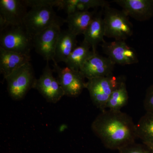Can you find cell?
<instances>
[{"label": "cell", "mask_w": 153, "mask_h": 153, "mask_svg": "<svg viewBox=\"0 0 153 153\" xmlns=\"http://www.w3.org/2000/svg\"><path fill=\"white\" fill-rule=\"evenodd\" d=\"M91 128L104 146L112 150H120L138 138L136 125L130 116L121 111H101Z\"/></svg>", "instance_id": "obj_1"}, {"label": "cell", "mask_w": 153, "mask_h": 153, "mask_svg": "<svg viewBox=\"0 0 153 153\" xmlns=\"http://www.w3.org/2000/svg\"><path fill=\"white\" fill-rule=\"evenodd\" d=\"M33 47V37L24 25H10L1 32L0 47L5 50L30 55Z\"/></svg>", "instance_id": "obj_2"}, {"label": "cell", "mask_w": 153, "mask_h": 153, "mask_svg": "<svg viewBox=\"0 0 153 153\" xmlns=\"http://www.w3.org/2000/svg\"><path fill=\"white\" fill-rule=\"evenodd\" d=\"M5 79L9 95L15 100L25 98L29 91L34 88L37 79L30 62L15 70Z\"/></svg>", "instance_id": "obj_3"}, {"label": "cell", "mask_w": 153, "mask_h": 153, "mask_svg": "<svg viewBox=\"0 0 153 153\" xmlns=\"http://www.w3.org/2000/svg\"><path fill=\"white\" fill-rule=\"evenodd\" d=\"M64 22L65 20L57 16L53 7L41 6L31 8L28 11L24 25L28 33L33 37L54 24Z\"/></svg>", "instance_id": "obj_4"}, {"label": "cell", "mask_w": 153, "mask_h": 153, "mask_svg": "<svg viewBox=\"0 0 153 153\" xmlns=\"http://www.w3.org/2000/svg\"><path fill=\"white\" fill-rule=\"evenodd\" d=\"M124 79L113 74L88 79L86 88L88 90L93 104L101 111L106 109V105L113 91Z\"/></svg>", "instance_id": "obj_5"}, {"label": "cell", "mask_w": 153, "mask_h": 153, "mask_svg": "<svg viewBox=\"0 0 153 153\" xmlns=\"http://www.w3.org/2000/svg\"><path fill=\"white\" fill-rule=\"evenodd\" d=\"M104 21L105 36L116 41L123 40L133 35V26L123 10L110 7L104 8Z\"/></svg>", "instance_id": "obj_6"}, {"label": "cell", "mask_w": 153, "mask_h": 153, "mask_svg": "<svg viewBox=\"0 0 153 153\" xmlns=\"http://www.w3.org/2000/svg\"><path fill=\"white\" fill-rule=\"evenodd\" d=\"M53 71L57 74V79L64 91L65 95L76 97L86 88L85 78L79 71L66 67L61 68L54 63Z\"/></svg>", "instance_id": "obj_7"}, {"label": "cell", "mask_w": 153, "mask_h": 153, "mask_svg": "<svg viewBox=\"0 0 153 153\" xmlns=\"http://www.w3.org/2000/svg\"><path fill=\"white\" fill-rule=\"evenodd\" d=\"M63 24H54L33 37L35 51L47 62L55 61V47Z\"/></svg>", "instance_id": "obj_8"}, {"label": "cell", "mask_w": 153, "mask_h": 153, "mask_svg": "<svg viewBox=\"0 0 153 153\" xmlns=\"http://www.w3.org/2000/svg\"><path fill=\"white\" fill-rule=\"evenodd\" d=\"M53 72V69L50 68L49 62L47 61L42 74L36 79L34 88L38 90L47 102L56 103L65 94Z\"/></svg>", "instance_id": "obj_9"}, {"label": "cell", "mask_w": 153, "mask_h": 153, "mask_svg": "<svg viewBox=\"0 0 153 153\" xmlns=\"http://www.w3.org/2000/svg\"><path fill=\"white\" fill-rule=\"evenodd\" d=\"M105 54L115 64L131 65L139 62L135 50L129 47L125 41L120 40L102 44Z\"/></svg>", "instance_id": "obj_10"}, {"label": "cell", "mask_w": 153, "mask_h": 153, "mask_svg": "<svg viewBox=\"0 0 153 153\" xmlns=\"http://www.w3.org/2000/svg\"><path fill=\"white\" fill-rule=\"evenodd\" d=\"M115 65L108 57L96 53L88 59L79 71L88 80L113 74Z\"/></svg>", "instance_id": "obj_11"}, {"label": "cell", "mask_w": 153, "mask_h": 153, "mask_svg": "<svg viewBox=\"0 0 153 153\" xmlns=\"http://www.w3.org/2000/svg\"><path fill=\"white\" fill-rule=\"evenodd\" d=\"M114 2L128 16L138 21H146L153 16V0H116Z\"/></svg>", "instance_id": "obj_12"}, {"label": "cell", "mask_w": 153, "mask_h": 153, "mask_svg": "<svg viewBox=\"0 0 153 153\" xmlns=\"http://www.w3.org/2000/svg\"><path fill=\"white\" fill-rule=\"evenodd\" d=\"M27 7L23 1L1 0L0 16L10 25H23L27 13Z\"/></svg>", "instance_id": "obj_13"}, {"label": "cell", "mask_w": 153, "mask_h": 153, "mask_svg": "<svg viewBox=\"0 0 153 153\" xmlns=\"http://www.w3.org/2000/svg\"><path fill=\"white\" fill-rule=\"evenodd\" d=\"M30 55L5 50L0 47V72L4 78L14 71L30 62Z\"/></svg>", "instance_id": "obj_14"}, {"label": "cell", "mask_w": 153, "mask_h": 153, "mask_svg": "<svg viewBox=\"0 0 153 153\" xmlns=\"http://www.w3.org/2000/svg\"><path fill=\"white\" fill-rule=\"evenodd\" d=\"M76 36L68 29L61 31L55 47L54 63L66 62L71 52L77 47Z\"/></svg>", "instance_id": "obj_15"}, {"label": "cell", "mask_w": 153, "mask_h": 153, "mask_svg": "<svg viewBox=\"0 0 153 153\" xmlns=\"http://www.w3.org/2000/svg\"><path fill=\"white\" fill-rule=\"evenodd\" d=\"M83 36V41L91 48L94 53H97V48L99 44L105 41L104 21L101 15H97L94 17Z\"/></svg>", "instance_id": "obj_16"}, {"label": "cell", "mask_w": 153, "mask_h": 153, "mask_svg": "<svg viewBox=\"0 0 153 153\" xmlns=\"http://www.w3.org/2000/svg\"><path fill=\"white\" fill-rule=\"evenodd\" d=\"M94 13L89 11L76 12L67 16L65 21L68 30L76 36L84 34L94 18Z\"/></svg>", "instance_id": "obj_17"}, {"label": "cell", "mask_w": 153, "mask_h": 153, "mask_svg": "<svg viewBox=\"0 0 153 153\" xmlns=\"http://www.w3.org/2000/svg\"><path fill=\"white\" fill-rule=\"evenodd\" d=\"M90 48L87 44L83 41L82 44L75 48L69 55L65 63L66 66L76 71H80L88 59L95 54L90 50Z\"/></svg>", "instance_id": "obj_18"}, {"label": "cell", "mask_w": 153, "mask_h": 153, "mask_svg": "<svg viewBox=\"0 0 153 153\" xmlns=\"http://www.w3.org/2000/svg\"><path fill=\"white\" fill-rule=\"evenodd\" d=\"M138 138L147 146L153 145V113L146 112L136 124Z\"/></svg>", "instance_id": "obj_19"}, {"label": "cell", "mask_w": 153, "mask_h": 153, "mask_svg": "<svg viewBox=\"0 0 153 153\" xmlns=\"http://www.w3.org/2000/svg\"><path fill=\"white\" fill-rule=\"evenodd\" d=\"M128 100V92L124 79L113 91L107 104L106 108L111 110L121 111L127 104Z\"/></svg>", "instance_id": "obj_20"}, {"label": "cell", "mask_w": 153, "mask_h": 153, "mask_svg": "<svg viewBox=\"0 0 153 153\" xmlns=\"http://www.w3.org/2000/svg\"><path fill=\"white\" fill-rule=\"evenodd\" d=\"M24 2L27 7L33 8L37 6H51L63 9L64 0H26Z\"/></svg>", "instance_id": "obj_21"}, {"label": "cell", "mask_w": 153, "mask_h": 153, "mask_svg": "<svg viewBox=\"0 0 153 153\" xmlns=\"http://www.w3.org/2000/svg\"><path fill=\"white\" fill-rule=\"evenodd\" d=\"M119 153H152L146 145L135 142L119 150Z\"/></svg>", "instance_id": "obj_22"}, {"label": "cell", "mask_w": 153, "mask_h": 153, "mask_svg": "<svg viewBox=\"0 0 153 153\" xmlns=\"http://www.w3.org/2000/svg\"><path fill=\"white\" fill-rule=\"evenodd\" d=\"M144 106L146 112L153 113V83L147 90L144 100Z\"/></svg>", "instance_id": "obj_23"}, {"label": "cell", "mask_w": 153, "mask_h": 153, "mask_svg": "<svg viewBox=\"0 0 153 153\" xmlns=\"http://www.w3.org/2000/svg\"><path fill=\"white\" fill-rule=\"evenodd\" d=\"M81 1L85 4L88 10L99 7L105 8L109 5L108 2L103 0H81Z\"/></svg>", "instance_id": "obj_24"}, {"label": "cell", "mask_w": 153, "mask_h": 153, "mask_svg": "<svg viewBox=\"0 0 153 153\" xmlns=\"http://www.w3.org/2000/svg\"><path fill=\"white\" fill-rule=\"evenodd\" d=\"M63 9L65 10L67 15H70L76 12V6L79 0H64Z\"/></svg>", "instance_id": "obj_25"}, {"label": "cell", "mask_w": 153, "mask_h": 153, "mask_svg": "<svg viewBox=\"0 0 153 153\" xmlns=\"http://www.w3.org/2000/svg\"><path fill=\"white\" fill-rule=\"evenodd\" d=\"M76 12H85L88 11V9L84 3L81 0H79L76 6Z\"/></svg>", "instance_id": "obj_26"}, {"label": "cell", "mask_w": 153, "mask_h": 153, "mask_svg": "<svg viewBox=\"0 0 153 153\" xmlns=\"http://www.w3.org/2000/svg\"><path fill=\"white\" fill-rule=\"evenodd\" d=\"M147 146L149 148V149H150L152 152L153 153V145H151V146Z\"/></svg>", "instance_id": "obj_27"}]
</instances>
